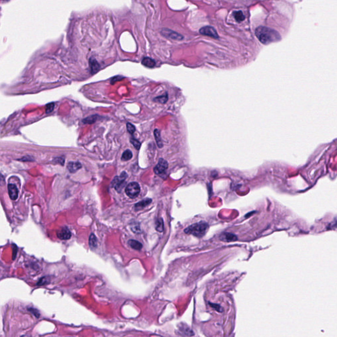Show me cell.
I'll return each instance as SVG.
<instances>
[{"mask_svg":"<svg viewBox=\"0 0 337 337\" xmlns=\"http://www.w3.org/2000/svg\"><path fill=\"white\" fill-rule=\"evenodd\" d=\"M255 34L258 39L265 45L277 42L280 40L279 33L275 30L268 27H259L255 29Z\"/></svg>","mask_w":337,"mask_h":337,"instance_id":"obj_1","label":"cell"},{"mask_svg":"<svg viewBox=\"0 0 337 337\" xmlns=\"http://www.w3.org/2000/svg\"><path fill=\"white\" fill-rule=\"evenodd\" d=\"M208 224L206 222H199V223L192 225L184 230L185 233L188 235H192L194 236L201 238L207 232L208 230Z\"/></svg>","mask_w":337,"mask_h":337,"instance_id":"obj_2","label":"cell"},{"mask_svg":"<svg viewBox=\"0 0 337 337\" xmlns=\"http://www.w3.org/2000/svg\"><path fill=\"white\" fill-rule=\"evenodd\" d=\"M140 188L139 184L137 183H131L128 184L126 187L125 192L127 195L131 198H134L138 196L140 194Z\"/></svg>","mask_w":337,"mask_h":337,"instance_id":"obj_3","label":"cell"},{"mask_svg":"<svg viewBox=\"0 0 337 337\" xmlns=\"http://www.w3.org/2000/svg\"><path fill=\"white\" fill-rule=\"evenodd\" d=\"M127 177V173L125 172H123L121 176L116 177L113 180L112 182L113 186L115 188L118 192H120L122 190V188H123V186L125 184V180Z\"/></svg>","mask_w":337,"mask_h":337,"instance_id":"obj_4","label":"cell"},{"mask_svg":"<svg viewBox=\"0 0 337 337\" xmlns=\"http://www.w3.org/2000/svg\"><path fill=\"white\" fill-rule=\"evenodd\" d=\"M199 33L201 34L212 37L215 39L219 38V35L217 33L215 29L212 27H204L199 30Z\"/></svg>","mask_w":337,"mask_h":337,"instance_id":"obj_5","label":"cell"},{"mask_svg":"<svg viewBox=\"0 0 337 337\" xmlns=\"http://www.w3.org/2000/svg\"><path fill=\"white\" fill-rule=\"evenodd\" d=\"M168 168V163L164 159H160L158 164L154 168V172L157 175H161Z\"/></svg>","mask_w":337,"mask_h":337,"instance_id":"obj_6","label":"cell"},{"mask_svg":"<svg viewBox=\"0 0 337 337\" xmlns=\"http://www.w3.org/2000/svg\"><path fill=\"white\" fill-rule=\"evenodd\" d=\"M161 34L164 36L167 37V38H170L173 40H181L183 39V36L182 35H180L179 33L175 32V31H170L169 29H163L161 31Z\"/></svg>","mask_w":337,"mask_h":337,"instance_id":"obj_7","label":"cell"},{"mask_svg":"<svg viewBox=\"0 0 337 337\" xmlns=\"http://www.w3.org/2000/svg\"><path fill=\"white\" fill-rule=\"evenodd\" d=\"M57 236L61 240H69L71 237V233L68 228L63 227L57 232Z\"/></svg>","mask_w":337,"mask_h":337,"instance_id":"obj_8","label":"cell"},{"mask_svg":"<svg viewBox=\"0 0 337 337\" xmlns=\"http://www.w3.org/2000/svg\"><path fill=\"white\" fill-rule=\"evenodd\" d=\"M8 192L11 199L13 200H15L17 199L18 191L15 185L13 184H9L8 185Z\"/></svg>","mask_w":337,"mask_h":337,"instance_id":"obj_9","label":"cell"},{"mask_svg":"<svg viewBox=\"0 0 337 337\" xmlns=\"http://www.w3.org/2000/svg\"><path fill=\"white\" fill-rule=\"evenodd\" d=\"M220 239L225 242H233L237 240V236L232 233L225 232L221 235Z\"/></svg>","mask_w":337,"mask_h":337,"instance_id":"obj_10","label":"cell"},{"mask_svg":"<svg viewBox=\"0 0 337 337\" xmlns=\"http://www.w3.org/2000/svg\"><path fill=\"white\" fill-rule=\"evenodd\" d=\"M151 202V199H150V198H146L145 199H143V200L139 202L138 203H137L135 205V206H134L135 209L136 210H139V209H143L144 207H145L149 205Z\"/></svg>","mask_w":337,"mask_h":337,"instance_id":"obj_11","label":"cell"},{"mask_svg":"<svg viewBox=\"0 0 337 337\" xmlns=\"http://www.w3.org/2000/svg\"><path fill=\"white\" fill-rule=\"evenodd\" d=\"M89 65H90V71L92 73H94L96 72H97L99 69V63L94 59L91 58L90 60H89Z\"/></svg>","mask_w":337,"mask_h":337,"instance_id":"obj_12","label":"cell"},{"mask_svg":"<svg viewBox=\"0 0 337 337\" xmlns=\"http://www.w3.org/2000/svg\"><path fill=\"white\" fill-rule=\"evenodd\" d=\"M80 168L81 164L79 162H70L67 165V169L71 173H75Z\"/></svg>","mask_w":337,"mask_h":337,"instance_id":"obj_13","label":"cell"},{"mask_svg":"<svg viewBox=\"0 0 337 337\" xmlns=\"http://www.w3.org/2000/svg\"><path fill=\"white\" fill-rule=\"evenodd\" d=\"M142 63L143 65L147 66V67H149V68H153L154 66L155 65V62L150 57H144L142 61Z\"/></svg>","mask_w":337,"mask_h":337,"instance_id":"obj_14","label":"cell"},{"mask_svg":"<svg viewBox=\"0 0 337 337\" xmlns=\"http://www.w3.org/2000/svg\"><path fill=\"white\" fill-rule=\"evenodd\" d=\"M128 244L130 245V246L132 248L136 250H140L142 248V244L139 242L138 241H136V240H129Z\"/></svg>","mask_w":337,"mask_h":337,"instance_id":"obj_15","label":"cell"},{"mask_svg":"<svg viewBox=\"0 0 337 337\" xmlns=\"http://www.w3.org/2000/svg\"><path fill=\"white\" fill-rule=\"evenodd\" d=\"M154 136H155V141L157 142V144L159 147H163V143L161 141V135H160V132L157 129H155L154 131Z\"/></svg>","mask_w":337,"mask_h":337,"instance_id":"obj_16","label":"cell"},{"mask_svg":"<svg viewBox=\"0 0 337 337\" xmlns=\"http://www.w3.org/2000/svg\"><path fill=\"white\" fill-rule=\"evenodd\" d=\"M98 115H91L90 117L85 118L83 120V122L85 124H92L98 120Z\"/></svg>","mask_w":337,"mask_h":337,"instance_id":"obj_17","label":"cell"},{"mask_svg":"<svg viewBox=\"0 0 337 337\" xmlns=\"http://www.w3.org/2000/svg\"><path fill=\"white\" fill-rule=\"evenodd\" d=\"M234 17L237 22H242L245 19V17H244L243 13L241 11H237L234 13Z\"/></svg>","mask_w":337,"mask_h":337,"instance_id":"obj_18","label":"cell"},{"mask_svg":"<svg viewBox=\"0 0 337 337\" xmlns=\"http://www.w3.org/2000/svg\"><path fill=\"white\" fill-rule=\"evenodd\" d=\"M132 157V153L131 152V151L127 150L125 151H124L123 155H122L121 160L123 161H128V160H130Z\"/></svg>","mask_w":337,"mask_h":337,"instance_id":"obj_19","label":"cell"},{"mask_svg":"<svg viewBox=\"0 0 337 337\" xmlns=\"http://www.w3.org/2000/svg\"><path fill=\"white\" fill-rule=\"evenodd\" d=\"M168 100V95L167 94H165L164 95L161 96H158V97L155 98L154 99V101L155 102H157L159 103H165L167 102V101Z\"/></svg>","mask_w":337,"mask_h":337,"instance_id":"obj_20","label":"cell"},{"mask_svg":"<svg viewBox=\"0 0 337 337\" xmlns=\"http://www.w3.org/2000/svg\"><path fill=\"white\" fill-rule=\"evenodd\" d=\"M89 244L91 247L95 248L97 245V239L94 234H92L89 238Z\"/></svg>","mask_w":337,"mask_h":337,"instance_id":"obj_21","label":"cell"},{"mask_svg":"<svg viewBox=\"0 0 337 337\" xmlns=\"http://www.w3.org/2000/svg\"><path fill=\"white\" fill-rule=\"evenodd\" d=\"M155 228L159 232H163V231H164V221H163L162 219L157 220L156 226H155Z\"/></svg>","mask_w":337,"mask_h":337,"instance_id":"obj_22","label":"cell"},{"mask_svg":"<svg viewBox=\"0 0 337 337\" xmlns=\"http://www.w3.org/2000/svg\"><path fill=\"white\" fill-rule=\"evenodd\" d=\"M49 282H50L49 279H48L47 278V277H43V278L40 279L39 280V281L38 282V283H37V285H38V286H42V285H46V284H47L49 283Z\"/></svg>","mask_w":337,"mask_h":337,"instance_id":"obj_23","label":"cell"},{"mask_svg":"<svg viewBox=\"0 0 337 337\" xmlns=\"http://www.w3.org/2000/svg\"><path fill=\"white\" fill-rule=\"evenodd\" d=\"M131 143L132 144L133 146H134V147L137 150H139L140 146H141V144L138 141V140H137L134 138H131Z\"/></svg>","mask_w":337,"mask_h":337,"instance_id":"obj_24","label":"cell"},{"mask_svg":"<svg viewBox=\"0 0 337 337\" xmlns=\"http://www.w3.org/2000/svg\"><path fill=\"white\" fill-rule=\"evenodd\" d=\"M127 128L128 132L131 134H132L133 133H134L136 131V128L134 127V126L132 125V124H131V123H128L127 124Z\"/></svg>","mask_w":337,"mask_h":337,"instance_id":"obj_25","label":"cell"},{"mask_svg":"<svg viewBox=\"0 0 337 337\" xmlns=\"http://www.w3.org/2000/svg\"><path fill=\"white\" fill-rule=\"evenodd\" d=\"M54 109V103H50L46 106V111L47 113H51Z\"/></svg>","mask_w":337,"mask_h":337,"instance_id":"obj_26","label":"cell"},{"mask_svg":"<svg viewBox=\"0 0 337 337\" xmlns=\"http://www.w3.org/2000/svg\"><path fill=\"white\" fill-rule=\"evenodd\" d=\"M209 305L212 308H213L214 309H215L217 312H223V308H222L219 305L215 304V303H209Z\"/></svg>","mask_w":337,"mask_h":337,"instance_id":"obj_27","label":"cell"},{"mask_svg":"<svg viewBox=\"0 0 337 337\" xmlns=\"http://www.w3.org/2000/svg\"><path fill=\"white\" fill-rule=\"evenodd\" d=\"M28 311H29L30 312H31L33 315H34V316L36 317H38H38H40V313H39V312H38V310H37L36 309L31 308H28Z\"/></svg>","mask_w":337,"mask_h":337,"instance_id":"obj_28","label":"cell"},{"mask_svg":"<svg viewBox=\"0 0 337 337\" xmlns=\"http://www.w3.org/2000/svg\"><path fill=\"white\" fill-rule=\"evenodd\" d=\"M21 337H26V336H21Z\"/></svg>","mask_w":337,"mask_h":337,"instance_id":"obj_29","label":"cell"}]
</instances>
